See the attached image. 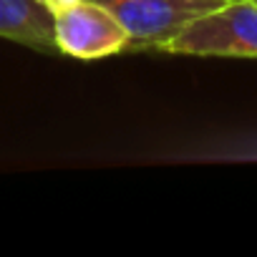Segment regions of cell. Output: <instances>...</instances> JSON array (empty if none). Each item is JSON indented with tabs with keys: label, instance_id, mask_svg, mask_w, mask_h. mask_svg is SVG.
Wrapping results in <instances>:
<instances>
[{
	"label": "cell",
	"instance_id": "2",
	"mask_svg": "<svg viewBox=\"0 0 257 257\" xmlns=\"http://www.w3.org/2000/svg\"><path fill=\"white\" fill-rule=\"evenodd\" d=\"M56 53L78 61H98L128 51V33L101 0H81L78 6L53 16Z\"/></svg>",
	"mask_w": 257,
	"mask_h": 257
},
{
	"label": "cell",
	"instance_id": "5",
	"mask_svg": "<svg viewBox=\"0 0 257 257\" xmlns=\"http://www.w3.org/2000/svg\"><path fill=\"white\" fill-rule=\"evenodd\" d=\"M41 3L46 6V11H48V13L58 16V13H63V11H68V8L78 6L81 0H41Z\"/></svg>",
	"mask_w": 257,
	"mask_h": 257
},
{
	"label": "cell",
	"instance_id": "1",
	"mask_svg": "<svg viewBox=\"0 0 257 257\" xmlns=\"http://www.w3.org/2000/svg\"><path fill=\"white\" fill-rule=\"evenodd\" d=\"M157 51L199 58H257V0H224Z\"/></svg>",
	"mask_w": 257,
	"mask_h": 257
},
{
	"label": "cell",
	"instance_id": "4",
	"mask_svg": "<svg viewBox=\"0 0 257 257\" xmlns=\"http://www.w3.org/2000/svg\"><path fill=\"white\" fill-rule=\"evenodd\" d=\"M0 38L53 53V13L41 0H0Z\"/></svg>",
	"mask_w": 257,
	"mask_h": 257
},
{
	"label": "cell",
	"instance_id": "3",
	"mask_svg": "<svg viewBox=\"0 0 257 257\" xmlns=\"http://www.w3.org/2000/svg\"><path fill=\"white\" fill-rule=\"evenodd\" d=\"M128 33V51H157L224 0H101Z\"/></svg>",
	"mask_w": 257,
	"mask_h": 257
}]
</instances>
